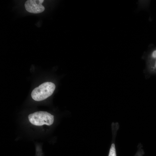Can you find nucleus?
<instances>
[{
    "instance_id": "1",
    "label": "nucleus",
    "mask_w": 156,
    "mask_h": 156,
    "mask_svg": "<svg viewBox=\"0 0 156 156\" xmlns=\"http://www.w3.org/2000/svg\"><path fill=\"white\" fill-rule=\"evenodd\" d=\"M55 88V85L53 83L44 82L33 89L31 93V96L35 101H42L51 96Z\"/></svg>"
},
{
    "instance_id": "2",
    "label": "nucleus",
    "mask_w": 156,
    "mask_h": 156,
    "mask_svg": "<svg viewBox=\"0 0 156 156\" xmlns=\"http://www.w3.org/2000/svg\"><path fill=\"white\" fill-rule=\"evenodd\" d=\"M29 122L36 126H42L44 125H50L54 122L53 115L44 111H38L30 114L28 116Z\"/></svg>"
},
{
    "instance_id": "3",
    "label": "nucleus",
    "mask_w": 156,
    "mask_h": 156,
    "mask_svg": "<svg viewBox=\"0 0 156 156\" xmlns=\"http://www.w3.org/2000/svg\"><path fill=\"white\" fill-rule=\"evenodd\" d=\"M43 0H28L25 3V6L28 12L34 14L41 13L44 11V7L42 3Z\"/></svg>"
},
{
    "instance_id": "4",
    "label": "nucleus",
    "mask_w": 156,
    "mask_h": 156,
    "mask_svg": "<svg viewBox=\"0 0 156 156\" xmlns=\"http://www.w3.org/2000/svg\"><path fill=\"white\" fill-rule=\"evenodd\" d=\"M151 61L156 68V47L151 51L149 56Z\"/></svg>"
},
{
    "instance_id": "5",
    "label": "nucleus",
    "mask_w": 156,
    "mask_h": 156,
    "mask_svg": "<svg viewBox=\"0 0 156 156\" xmlns=\"http://www.w3.org/2000/svg\"><path fill=\"white\" fill-rule=\"evenodd\" d=\"M108 156H116L115 145L112 144L110 149Z\"/></svg>"
}]
</instances>
